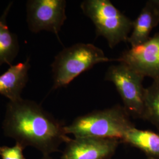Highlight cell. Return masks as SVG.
<instances>
[{"mask_svg": "<svg viewBox=\"0 0 159 159\" xmlns=\"http://www.w3.org/2000/svg\"><path fill=\"white\" fill-rule=\"evenodd\" d=\"M65 125L40 104L21 98L8 102L2 130L6 136L23 147H33L43 156H50L70 139Z\"/></svg>", "mask_w": 159, "mask_h": 159, "instance_id": "1", "label": "cell"}, {"mask_svg": "<svg viewBox=\"0 0 159 159\" xmlns=\"http://www.w3.org/2000/svg\"><path fill=\"white\" fill-rule=\"evenodd\" d=\"M134 126L125 108L117 104L79 116L64 129L67 135L74 137L116 139L121 142L126 132Z\"/></svg>", "mask_w": 159, "mask_h": 159, "instance_id": "2", "label": "cell"}, {"mask_svg": "<svg viewBox=\"0 0 159 159\" xmlns=\"http://www.w3.org/2000/svg\"><path fill=\"white\" fill-rule=\"evenodd\" d=\"M113 60L106 57L98 47L87 43H77L58 52L51 64L52 90L65 87L83 73L94 66Z\"/></svg>", "mask_w": 159, "mask_h": 159, "instance_id": "3", "label": "cell"}, {"mask_svg": "<svg viewBox=\"0 0 159 159\" xmlns=\"http://www.w3.org/2000/svg\"><path fill=\"white\" fill-rule=\"evenodd\" d=\"M80 7L83 14L93 23L97 35L107 40L110 48L121 42H127L133 21L110 0H85Z\"/></svg>", "mask_w": 159, "mask_h": 159, "instance_id": "4", "label": "cell"}, {"mask_svg": "<svg viewBox=\"0 0 159 159\" xmlns=\"http://www.w3.org/2000/svg\"><path fill=\"white\" fill-rule=\"evenodd\" d=\"M144 77L122 63L108 67L104 80L116 87L128 113L135 118L143 119L146 88Z\"/></svg>", "mask_w": 159, "mask_h": 159, "instance_id": "5", "label": "cell"}, {"mask_svg": "<svg viewBox=\"0 0 159 159\" xmlns=\"http://www.w3.org/2000/svg\"><path fill=\"white\" fill-rule=\"evenodd\" d=\"M65 0H29L26 3L27 23L30 31H46L59 34L67 20Z\"/></svg>", "mask_w": 159, "mask_h": 159, "instance_id": "6", "label": "cell"}, {"mask_svg": "<svg viewBox=\"0 0 159 159\" xmlns=\"http://www.w3.org/2000/svg\"><path fill=\"white\" fill-rule=\"evenodd\" d=\"M125 64L144 77L159 80V33L139 46L124 51L114 60Z\"/></svg>", "mask_w": 159, "mask_h": 159, "instance_id": "7", "label": "cell"}, {"mask_svg": "<svg viewBox=\"0 0 159 159\" xmlns=\"http://www.w3.org/2000/svg\"><path fill=\"white\" fill-rule=\"evenodd\" d=\"M120 143L116 139L74 137L66 143L60 159H111Z\"/></svg>", "mask_w": 159, "mask_h": 159, "instance_id": "8", "label": "cell"}, {"mask_svg": "<svg viewBox=\"0 0 159 159\" xmlns=\"http://www.w3.org/2000/svg\"><path fill=\"white\" fill-rule=\"evenodd\" d=\"M30 68L29 58L24 62L10 66L0 75V95L6 97L9 102L22 98L21 93L29 81Z\"/></svg>", "mask_w": 159, "mask_h": 159, "instance_id": "9", "label": "cell"}, {"mask_svg": "<svg viewBox=\"0 0 159 159\" xmlns=\"http://www.w3.org/2000/svg\"><path fill=\"white\" fill-rule=\"evenodd\" d=\"M159 24V10L153 0L148 1L136 19L133 21V27L127 42L131 47L148 41L154 28Z\"/></svg>", "mask_w": 159, "mask_h": 159, "instance_id": "10", "label": "cell"}, {"mask_svg": "<svg viewBox=\"0 0 159 159\" xmlns=\"http://www.w3.org/2000/svg\"><path fill=\"white\" fill-rule=\"evenodd\" d=\"M121 143L141 150L148 159H159V133L134 126L126 132Z\"/></svg>", "mask_w": 159, "mask_h": 159, "instance_id": "11", "label": "cell"}, {"mask_svg": "<svg viewBox=\"0 0 159 159\" xmlns=\"http://www.w3.org/2000/svg\"><path fill=\"white\" fill-rule=\"evenodd\" d=\"M12 4V2H10L0 16V66H11L20 50L17 35L10 31L7 22V18Z\"/></svg>", "mask_w": 159, "mask_h": 159, "instance_id": "12", "label": "cell"}, {"mask_svg": "<svg viewBox=\"0 0 159 159\" xmlns=\"http://www.w3.org/2000/svg\"><path fill=\"white\" fill-rule=\"evenodd\" d=\"M143 120L150 121L159 131V80L146 88Z\"/></svg>", "mask_w": 159, "mask_h": 159, "instance_id": "13", "label": "cell"}, {"mask_svg": "<svg viewBox=\"0 0 159 159\" xmlns=\"http://www.w3.org/2000/svg\"><path fill=\"white\" fill-rule=\"evenodd\" d=\"M24 148L21 144L17 143L12 147L1 146L0 147V157L1 159H26L23 153Z\"/></svg>", "mask_w": 159, "mask_h": 159, "instance_id": "14", "label": "cell"}, {"mask_svg": "<svg viewBox=\"0 0 159 159\" xmlns=\"http://www.w3.org/2000/svg\"><path fill=\"white\" fill-rule=\"evenodd\" d=\"M153 1L159 10V0H153Z\"/></svg>", "mask_w": 159, "mask_h": 159, "instance_id": "15", "label": "cell"}, {"mask_svg": "<svg viewBox=\"0 0 159 159\" xmlns=\"http://www.w3.org/2000/svg\"><path fill=\"white\" fill-rule=\"evenodd\" d=\"M41 159H53L50 157V156H43V157Z\"/></svg>", "mask_w": 159, "mask_h": 159, "instance_id": "16", "label": "cell"}, {"mask_svg": "<svg viewBox=\"0 0 159 159\" xmlns=\"http://www.w3.org/2000/svg\"></svg>", "mask_w": 159, "mask_h": 159, "instance_id": "17", "label": "cell"}]
</instances>
